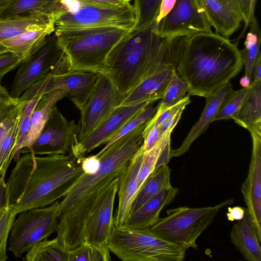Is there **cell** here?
<instances>
[{
  "instance_id": "obj_1",
  "label": "cell",
  "mask_w": 261,
  "mask_h": 261,
  "mask_svg": "<svg viewBox=\"0 0 261 261\" xmlns=\"http://www.w3.org/2000/svg\"><path fill=\"white\" fill-rule=\"evenodd\" d=\"M84 173L81 160L71 154L20 156L5 183L4 204L17 215L62 199Z\"/></svg>"
},
{
  "instance_id": "obj_2",
  "label": "cell",
  "mask_w": 261,
  "mask_h": 261,
  "mask_svg": "<svg viewBox=\"0 0 261 261\" xmlns=\"http://www.w3.org/2000/svg\"><path fill=\"white\" fill-rule=\"evenodd\" d=\"M182 35L161 37L155 20L136 25L113 47L103 72L122 97L146 79L176 63Z\"/></svg>"
},
{
  "instance_id": "obj_3",
  "label": "cell",
  "mask_w": 261,
  "mask_h": 261,
  "mask_svg": "<svg viewBox=\"0 0 261 261\" xmlns=\"http://www.w3.org/2000/svg\"><path fill=\"white\" fill-rule=\"evenodd\" d=\"M243 65L237 45L212 32L184 38L176 71L188 84L189 95L206 97L216 94L236 76Z\"/></svg>"
},
{
  "instance_id": "obj_4",
  "label": "cell",
  "mask_w": 261,
  "mask_h": 261,
  "mask_svg": "<svg viewBox=\"0 0 261 261\" xmlns=\"http://www.w3.org/2000/svg\"><path fill=\"white\" fill-rule=\"evenodd\" d=\"M146 123L116 140L98 157L100 165L95 173L84 172L79 177L60 200L61 215L69 213L95 191L119 176L142 147Z\"/></svg>"
},
{
  "instance_id": "obj_5",
  "label": "cell",
  "mask_w": 261,
  "mask_h": 261,
  "mask_svg": "<svg viewBox=\"0 0 261 261\" xmlns=\"http://www.w3.org/2000/svg\"><path fill=\"white\" fill-rule=\"evenodd\" d=\"M130 30L102 27L54 33L67 59L69 70L102 73L110 51Z\"/></svg>"
},
{
  "instance_id": "obj_6",
  "label": "cell",
  "mask_w": 261,
  "mask_h": 261,
  "mask_svg": "<svg viewBox=\"0 0 261 261\" xmlns=\"http://www.w3.org/2000/svg\"><path fill=\"white\" fill-rule=\"evenodd\" d=\"M108 248L123 261H182L186 250L149 229L116 226L113 223Z\"/></svg>"
},
{
  "instance_id": "obj_7",
  "label": "cell",
  "mask_w": 261,
  "mask_h": 261,
  "mask_svg": "<svg viewBox=\"0 0 261 261\" xmlns=\"http://www.w3.org/2000/svg\"><path fill=\"white\" fill-rule=\"evenodd\" d=\"M233 203V199H229L214 206L169 209L167 216L160 217L149 229L186 250L197 249L198 238L213 222L219 210Z\"/></svg>"
},
{
  "instance_id": "obj_8",
  "label": "cell",
  "mask_w": 261,
  "mask_h": 261,
  "mask_svg": "<svg viewBox=\"0 0 261 261\" xmlns=\"http://www.w3.org/2000/svg\"><path fill=\"white\" fill-rule=\"evenodd\" d=\"M61 213L60 200L20 213L12 224L8 250L16 257H21L35 244L57 231Z\"/></svg>"
},
{
  "instance_id": "obj_9",
  "label": "cell",
  "mask_w": 261,
  "mask_h": 261,
  "mask_svg": "<svg viewBox=\"0 0 261 261\" xmlns=\"http://www.w3.org/2000/svg\"><path fill=\"white\" fill-rule=\"evenodd\" d=\"M137 23L136 8L130 4L120 8L80 4L75 10L67 11L57 18L54 32L102 27L132 29Z\"/></svg>"
},
{
  "instance_id": "obj_10",
  "label": "cell",
  "mask_w": 261,
  "mask_h": 261,
  "mask_svg": "<svg viewBox=\"0 0 261 261\" xmlns=\"http://www.w3.org/2000/svg\"><path fill=\"white\" fill-rule=\"evenodd\" d=\"M99 73L85 70H67L47 76L36 82L21 95L19 99L26 101L55 89H61L80 111L87 103L97 83Z\"/></svg>"
},
{
  "instance_id": "obj_11",
  "label": "cell",
  "mask_w": 261,
  "mask_h": 261,
  "mask_svg": "<svg viewBox=\"0 0 261 261\" xmlns=\"http://www.w3.org/2000/svg\"><path fill=\"white\" fill-rule=\"evenodd\" d=\"M122 97L109 77L99 73L87 103L80 111L76 143L85 140L104 122L119 106Z\"/></svg>"
},
{
  "instance_id": "obj_12",
  "label": "cell",
  "mask_w": 261,
  "mask_h": 261,
  "mask_svg": "<svg viewBox=\"0 0 261 261\" xmlns=\"http://www.w3.org/2000/svg\"><path fill=\"white\" fill-rule=\"evenodd\" d=\"M77 141V125L74 120L68 121L55 106L38 137L29 148L21 149L20 153L71 154Z\"/></svg>"
},
{
  "instance_id": "obj_13",
  "label": "cell",
  "mask_w": 261,
  "mask_h": 261,
  "mask_svg": "<svg viewBox=\"0 0 261 261\" xmlns=\"http://www.w3.org/2000/svg\"><path fill=\"white\" fill-rule=\"evenodd\" d=\"M64 54L56 34L49 35L41 47L18 66L11 96L19 98L33 84L50 73Z\"/></svg>"
},
{
  "instance_id": "obj_14",
  "label": "cell",
  "mask_w": 261,
  "mask_h": 261,
  "mask_svg": "<svg viewBox=\"0 0 261 261\" xmlns=\"http://www.w3.org/2000/svg\"><path fill=\"white\" fill-rule=\"evenodd\" d=\"M118 177L108 183L102 196L86 220L83 231V243L91 245L99 250L106 261L111 260L108 242L113 225V208Z\"/></svg>"
},
{
  "instance_id": "obj_15",
  "label": "cell",
  "mask_w": 261,
  "mask_h": 261,
  "mask_svg": "<svg viewBox=\"0 0 261 261\" xmlns=\"http://www.w3.org/2000/svg\"><path fill=\"white\" fill-rule=\"evenodd\" d=\"M156 24L162 38L212 32L198 0H176L172 10Z\"/></svg>"
},
{
  "instance_id": "obj_16",
  "label": "cell",
  "mask_w": 261,
  "mask_h": 261,
  "mask_svg": "<svg viewBox=\"0 0 261 261\" xmlns=\"http://www.w3.org/2000/svg\"><path fill=\"white\" fill-rule=\"evenodd\" d=\"M151 103L153 102L143 101L117 107L112 115L99 127L83 141L74 145L72 154L80 160L95 148L106 144L126 122Z\"/></svg>"
},
{
  "instance_id": "obj_17",
  "label": "cell",
  "mask_w": 261,
  "mask_h": 261,
  "mask_svg": "<svg viewBox=\"0 0 261 261\" xmlns=\"http://www.w3.org/2000/svg\"><path fill=\"white\" fill-rule=\"evenodd\" d=\"M249 132L252 140L251 158L248 174L241 190L261 243V133Z\"/></svg>"
},
{
  "instance_id": "obj_18",
  "label": "cell",
  "mask_w": 261,
  "mask_h": 261,
  "mask_svg": "<svg viewBox=\"0 0 261 261\" xmlns=\"http://www.w3.org/2000/svg\"><path fill=\"white\" fill-rule=\"evenodd\" d=\"M207 20L216 33L226 38L244 22L240 0H198Z\"/></svg>"
},
{
  "instance_id": "obj_19",
  "label": "cell",
  "mask_w": 261,
  "mask_h": 261,
  "mask_svg": "<svg viewBox=\"0 0 261 261\" xmlns=\"http://www.w3.org/2000/svg\"><path fill=\"white\" fill-rule=\"evenodd\" d=\"M143 156L141 147L119 175L117 192L118 204L113 218V223L116 226L123 225L130 215L139 191L137 176Z\"/></svg>"
},
{
  "instance_id": "obj_20",
  "label": "cell",
  "mask_w": 261,
  "mask_h": 261,
  "mask_svg": "<svg viewBox=\"0 0 261 261\" xmlns=\"http://www.w3.org/2000/svg\"><path fill=\"white\" fill-rule=\"evenodd\" d=\"M69 9L62 0H11L0 11V20L42 15L56 20Z\"/></svg>"
},
{
  "instance_id": "obj_21",
  "label": "cell",
  "mask_w": 261,
  "mask_h": 261,
  "mask_svg": "<svg viewBox=\"0 0 261 261\" xmlns=\"http://www.w3.org/2000/svg\"><path fill=\"white\" fill-rule=\"evenodd\" d=\"M179 192L177 188L172 186L163 189L131 214L121 226L138 229H149L160 218L161 211L172 203Z\"/></svg>"
},
{
  "instance_id": "obj_22",
  "label": "cell",
  "mask_w": 261,
  "mask_h": 261,
  "mask_svg": "<svg viewBox=\"0 0 261 261\" xmlns=\"http://www.w3.org/2000/svg\"><path fill=\"white\" fill-rule=\"evenodd\" d=\"M176 65V63H172L146 79L122 97L119 106L161 99Z\"/></svg>"
},
{
  "instance_id": "obj_23",
  "label": "cell",
  "mask_w": 261,
  "mask_h": 261,
  "mask_svg": "<svg viewBox=\"0 0 261 261\" xmlns=\"http://www.w3.org/2000/svg\"><path fill=\"white\" fill-rule=\"evenodd\" d=\"M232 90V86L229 82L215 95L205 97V107L200 117L191 128L180 146L171 150V158L181 156L188 151L194 141L205 132L210 124L213 122L225 97Z\"/></svg>"
},
{
  "instance_id": "obj_24",
  "label": "cell",
  "mask_w": 261,
  "mask_h": 261,
  "mask_svg": "<svg viewBox=\"0 0 261 261\" xmlns=\"http://www.w3.org/2000/svg\"><path fill=\"white\" fill-rule=\"evenodd\" d=\"M231 242L248 261H261V248L256 232L247 208L242 218L234 224Z\"/></svg>"
},
{
  "instance_id": "obj_25",
  "label": "cell",
  "mask_w": 261,
  "mask_h": 261,
  "mask_svg": "<svg viewBox=\"0 0 261 261\" xmlns=\"http://www.w3.org/2000/svg\"><path fill=\"white\" fill-rule=\"evenodd\" d=\"M66 96V91L61 89L42 95L32 113L30 128L23 141L21 149L29 148L32 144L47 122L53 107Z\"/></svg>"
},
{
  "instance_id": "obj_26",
  "label": "cell",
  "mask_w": 261,
  "mask_h": 261,
  "mask_svg": "<svg viewBox=\"0 0 261 261\" xmlns=\"http://www.w3.org/2000/svg\"><path fill=\"white\" fill-rule=\"evenodd\" d=\"M239 125L261 133V82H252L247 94L232 119Z\"/></svg>"
},
{
  "instance_id": "obj_27",
  "label": "cell",
  "mask_w": 261,
  "mask_h": 261,
  "mask_svg": "<svg viewBox=\"0 0 261 261\" xmlns=\"http://www.w3.org/2000/svg\"><path fill=\"white\" fill-rule=\"evenodd\" d=\"M55 30L39 29L22 33L2 41L8 51L19 56L24 61L34 55L43 44L46 38Z\"/></svg>"
},
{
  "instance_id": "obj_28",
  "label": "cell",
  "mask_w": 261,
  "mask_h": 261,
  "mask_svg": "<svg viewBox=\"0 0 261 261\" xmlns=\"http://www.w3.org/2000/svg\"><path fill=\"white\" fill-rule=\"evenodd\" d=\"M172 132V131L166 132L151 149L143 153L142 162L137 176L139 190L151 172L159 167L169 163L171 158Z\"/></svg>"
},
{
  "instance_id": "obj_29",
  "label": "cell",
  "mask_w": 261,
  "mask_h": 261,
  "mask_svg": "<svg viewBox=\"0 0 261 261\" xmlns=\"http://www.w3.org/2000/svg\"><path fill=\"white\" fill-rule=\"evenodd\" d=\"M55 19L42 15L1 20L0 41L14 37L25 32L36 29H52L55 30Z\"/></svg>"
},
{
  "instance_id": "obj_30",
  "label": "cell",
  "mask_w": 261,
  "mask_h": 261,
  "mask_svg": "<svg viewBox=\"0 0 261 261\" xmlns=\"http://www.w3.org/2000/svg\"><path fill=\"white\" fill-rule=\"evenodd\" d=\"M170 174L171 169L166 164L159 167L148 175L138 193L130 215L163 189L172 186Z\"/></svg>"
},
{
  "instance_id": "obj_31",
  "label": "cell",
  "mask_w": 261,
  "mask_h": 261,
  "mask_svg": "<svg viewBox=\"0 0 261 261\" xmlns=\"http://www.w3.org/2000/svg\"><path fill=\"white\" fill-rule=\"evenodd\" d=\"M67 251L59 244L57 238L44 239L33 246L25 254L27 261H67Z\"/></svg>"
},
{
  "instance_id": "obj_32",
  "label": "cell",
  "mask_w": 261,
  "mask_h": 261,
  "mask_svg": "<svg viewBox=\"0 0 261 261\" xmlns=\"http://www.w3.org/2000/svg\"><path fill=\"white\" fill-rule=\"evenodd\" d=\"M249 27L250 30L247 33L243 49L240 53L245 67V75L252 82V72L254 62L260 53L261 32L257 19L254 16L251 20Z\"/></svg>"
},
{
  "instance_id": "obj_33",
  "label": "cell",
  "mask_w": 261,
  "mask_h": 261,
  "mask_svg": "<svg viewBox=\"0 0 261 261\" xmlns=\"http://www.w3.org/2000/svg\"><path fill=\"white\" fill-rule=\"evenodd\" d=\"M42 95L35 97L28 101H24L22 106L19 125L10 158L11 162L13 159L16 162L20 157L23 141L30 128L32 113L36 105L41 99Z\"/></svg>"
},
{
  "instance_id": "obj_34",
  "label": "cell",
  "mask_w": 261,
  "mask_h": 261,
  "mask_svg": "<svg viewBox=\"0 0 261 261\" xmlns=\"http://www.w3.org/2000/svg\"><path fill=\"white\" fill-rule=\"evenodd\" d=\"M158 104L154 107L152 103H151L143 108L126 122L116 134L106 144L105 147L99 152L95 154V155L97 158L99 157L116 140L129 133L140 125L146 123L155 114L158 109Z\"/></svg>"
},
{
  "instance_id": "obj_35",
  "label": "cell",
  "mask_w": 261,
  "mask_h": 261,
  "mask_svg": "<svg viewBox=\"0 0 261 261\" xmlns=\"http://www.w3.org/2000/svg\"><path fill=\"white\" fill-rule=\"evenodd\" d=\"M189 90L187 83L178 75L176 69H174L163 97L158 103L159 107L166 108L174 106L185 97Z\"/></svg>"
},
{
  "instance_id": "obj_36",
  "label": "cell",
  "mask_w": 261,
  "mask_h": 261,
  "mask_svg": "<svg viewBox=\"0 0 261 261\" xmlns=\"http://www.w3.org/2000/svg\"><path fill=\"white\" fill-rule=\"evenodd\" d=\"M249 87H243L237 91L232 90L228 92L214 116L213 121L233 119L243 102Z\"/></svg>"
},
{
  "instance_id": "obj_37",
  "label": "cell",
  "mask_w": 261,
  "mask_h": 261,
  "mask_svg": "<svg viewBox=\"0 0 261 261\" xmlns=\"http://www.w3.org/2000/svg\"><path fill=\"white\" fill-rule=\"evenodd\" d=\"M16 216L13 208L3 204L0 215V261L8 259V239Z\"/></svg>"
},
{
  "instance_id": "obj_38",
  "label": "cell",
  "mask_w": 261,
  "mask_h": 261,
  "mask_svg": "<svg viewBox=\"0 0 261 261\" xmlns=\"http://www.w3.org/2000/svg\"><path fill=\"white\" fill-rule=\"evenodd\" d=\"M162 0H134L138 23L136 25L141 26L149 24L155 20Z\"/></svg>"
},
{
  "instance_id": "obj_39",
  "label": "cell",
  "mask_w": 261,
  "mask_h": 261,
  "mask_svg": "<svg viewBox=\"0 0 261 261\" xmlns=\"http://www.w3.org/2000/svg\"><path fill=\"white\" fill-rule=\"evenodd\" d=\"M67 252V261H106L99 250L86 243H83Z\"/></svg>"
},
{
  "instance_id": "obj_40",
  "label": "cell",
  "mask_w": 261,
  "mask_h": 261,
  "mask_svg": "<svg viewBox=\"0 0 261 261\" xmlns=\"http://www.w3.org/2000/svg\"><path fill=\"white\" fill-rule=\"evenodd\" d=\"M190 102V95L188 94L180 101L171 107L168 115L158 126L162 135L167 132L173 131L179 121L184 110Z\"/></svg>"
},
{
  "instance_id": "obj_41",
  "label": "cell",
  "mask_w": 261,
  "mask_h": 261,
  "mask_svg": "<svg viewBox=\"0 0 261 261\" xmlns=\"http://www.w3.org/2000/svg\"><path fill=\"white\" fill-rule=\"evenodd\" d=\"M23 102L18 99L16 104L0 116V144L10 127L20 114Z\"/></svg>"
},
{
  "instance_id": "obj_42",
  "label": "cell",
  "mask_w": 261,
  "mask_h": 261,
  "mask_svg": "<svg viewBox=\"0 0 261 261\" xmlns=\"http://www.w3.org/2000/svg\"><path fill=\"white\" fill-rule=\"evenodd\" d=\"M22 59L12 53L0 55V80L11 70L18 67Z\"/></svg>"
},
{
  "instance_id": "obj_43",
  "label": "cell",
  "mask_w": 261,
  "mask_h": 261,
  "mask_svg": "<svg viewBox=\"0 0 261 261\" xmlns=\"http://www.w3.org/2000/svg\"><path fill=\"white\" fill-rule=\"evenodd\" d=\"M80 5L120 8L130 4L131 0H76Z\"/></svg>"
},
{
  "instance_id": "obj_44",
  "label": "cell",
  "mask_w": 261,
  "mask_h": 261,
  "mask_svg": "<svg viewBox=\"0 0 261 261\" xmlns=\"http://www.w3.org/2000/svg\"><path fill=\"white\" fill-rule=\"evenodd\" d=\"M81 164L84 172L91 174L95 173L98 170L100 161L95 155H90L82 159Z\"/></svg>"
},
{
  "instance_id": "obj_45",
  "label": "cell",
  "mask_w": 261,
  "mask_h": 261,
  "mask_svg": "<svg viewBox=\"0 0 261 261\" xmlns=\"http://www.w3.org/2000/svg\"><path fill=\"white\" fill-rule=\"evenodd\" d=\"M176 0H162L158 14L155 19L158 23L163 18H164L173 8Z\"/></svg>"
},
{
  "instance_id": "obj_46",
  "label": "cell",
  "mask_w": 261,
  "mask_h": 261,
  "mask_svg": "<svg viewBox=\"0 0 261 261\" xmlns=\"http://www.w3.org/2000/svg\"><path fill=\"white\" fill-rule=\"evenodd\" d=\"M256 0H251L250 1V8H249L248 19H247L246 23L245 24V26L244 27L243 31H242L241 33V34L239 36L238 38H236L235 40L236 41L234 43L236 45L238 44V42L239 41L240 39L244 35L245 31H246L247 28L249 27V24H250L252 19L254 17V10H255V5H256Z\"/></svg>"
},
{
  "instance_id": "obj_47",
  "label": "cell",
  "mask_w": 261,
  "mask_h": 261,
  "mask_svg": "<svg viewBox=\"0 0 261 261\" xmlns=\"http://www.w3.org/2000/svg\"><path fill=\"white\" fill-rule=\"evenodd\" d=\"M17 102L18 99H14L11 96L0 97V116Z\"/></svg>"
},
{
  "instance_id": "obj_48",
  "label": "cell",
  "mask_w": 261,
  "mask_h": 261,
  "mask_svg": "<svg viewBox=\"0 0 261 261\" xmlns=\"http://www.w3.org/2000/svg\"><path fill=\"white\" fill-rule=\"evenodd\" d=\"M252 82H261V53L257 56L253 66Z\"/></svg>"
},
{
  "instance_id": "obj_49",
  "label": "cell",
  "mask_w": 261,
  "mask_h": 261,
  "mask_svg": "<svg viewBox=\"0 0 261 261\" xmlns=\"http://www.w3.org/2000/svg\"><path fill=\"white\" fill-rule=\"evenodd\" d=\"M245 211V208L241 207H233L229 208L227 213V218L229 220H239L243 218Z\"/></svg>"
},
{
  "instance_id": "obj_50",
  "label": "cell",
  "mask_w": 261,
  "mask_h": 261,
  "mask_svg": "<svg viewBox=\"0 0 261 261\" xmlns=\"http://www.w3.org/2000/svg\"><path fill=\"white\" fill-rule=\"evenodd\" d=\"M250 1L251 0H240L243 8L244 15V24L246 23L248 19L250 5Z\"/></svg>"
},
{
  "instance_id": "obj_51",
  "label": "cell",
  "mask_w": 261,
  "mask_h": 261,
  "mask_svg": "<svg viewBox=\"0 0 261 261\" xmlns=\"http://www.w3.org/2000/svg\"><path fill=\"white\" fill-rule=\"evenodd\" d=\"M5 181H0V215L4 204Z\"/></svg>"
},
{
  "instance_id": "obj_52",
  "label": "cell",
  "mask_w": 261,
  "mask_h": 261,
  "mask_svg": "<svg viewBox=\"0 0 261 261\" xmlns=\"http://www.w3.org/2000/svg\"><path fill=\"white\" fill-rule=\"evenodd\" d=\"M240 83L243 87H249L251 84V81L248 77L245 75L241 79Z\"/></svg>"
},
{
  "instance_id": "obj_53",
  "label": "cell",
  "mask_w": 261,
  "mask_h": 261,
  "mask_svg": "<svg viewBox=\"0 0 261 261\" xmlns=\"http://www.w3.org/2000/svg\"><path fill=\"white\" fill-rule=\"evenodd\" d=\"M10 94L0 84V97H10Z\"/></svg>"
},
{
  "instance_id": "obj_54",
  "label": "cell",
  "mask_w": 261,
  "mask_h": 261,
  "mask_svg": "<svg viewBox=\"0 0 261 261\" xmlns=\"http://www.w3.org/2000/svg\"><path fill=\"white\" fill-rule=\"evenodd\" d=\"M11 0H0V11L3 10Z\"/></svg>"
},
{
  "instance_id": "obj_55",
  "label": "cell",
  "mask_w": 261,
  "mask_h": 261,
  "mask_svg": "<svg viewBox=\"0 0 261 261\" xmlns=\"http://www.w3.org/2000/svg\"><path fill=\"white\" fill-rule=\"evenodd\" d=\"M8 53L6 47L0 43V55Z\"/></svg>"
}]
</instances>
